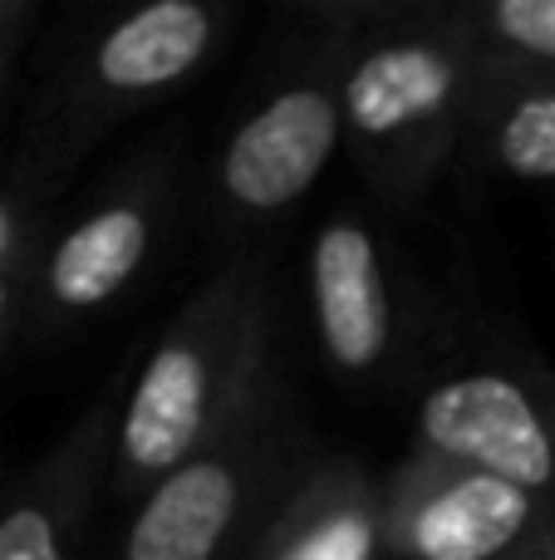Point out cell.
Segmentation results:
<instances>
[{
  "label": "cell",
  "instance_id": "1",
  "mask_svg": "<svg viewBox=\"0 0 555 560\" xmlns=\"http://www.w3.org/2000/svg\"><path fill=\"white\" fill-rule=\"evenodd\" d=\"M275 394V276L265 246L226 266L173 315L118 404L108 492L138 506L163 477L232 438Z\"/></svg>",
  "mask_w": 555,
  "mask_h": 560
},
{
  "label": "cell",
  "instance_id": "2",
  "mask_svg": "<svg viewBox=\"0 0 555 560\" xmlns=\"http://www.w3.org/2000/svg\"><path fill=\"white\" fill-rule=\"evenodd\" d=\"M344 35V153L393 207H413L462 158L482 55L462 0L330 5Z\"/></svg>",
  "mask_w": 555,
  "mask_h": 560
},
{
  "label": "cell",
  "instance_id": "3",
  "mask_svg": "<svg viewBox=\"0 0 555 560\" xmlns=\"http://www.w3.org/2000/svg\"><path fill=\"white\" fill-rule=\"evenodd\" d=\"M236 10L226 0H147L84 39L35 104L20 158V192L35 197L88 158L114 128L157 108L206 74L226 49Z\"/></svg>",
  "mask_w": 555,
  "mask_h": 560
},
{
  "label": "cell",
  "instance_id": "4",
  "mask_svg": "<svg viewBox=\"0 0 555 560\" xmlns=\"http://www.w3.org/2000/svg\"><path fill=\"white\" fill-rule=\"evenodd\" d=\"M310 20L315 35L285 59L212 163V222L236 252H246L271 222L291 217L344 148V35L330 5H315Z\"/></svg>",
  "mask_w": 555,
  "mask_h": 560
},
{
  "label": "cell",
  "instance_id": "5",
  "mask_svg": "<svg viewBox=\"0 0 555 560\" xmlns=\"http://www.w3.org/2000/svg\"><path fill=\"white\" fill-rule=\"evenodd\" d=\"M281 394V388H275ZM265 398L232 438L182 463L133 506L114 560H241L261 522L281 506L300 463L281 398Z\"/></svg>",
  "mask_w": 555,
  "mask_h": 560
},
{
  "label": "cell",
  "instance_id": "6",
  "mask_svg": "<svg viewBox=\"0 0 555 560\" xmlns=\"http://www.w3.org/2000/svg\"><path fill=\"white\" fill-rule=\"evenodd\" d=\"M177 207V153L157 148L118 173L55 242L29 280V335H69L128 295L167 242Z\"/></svg>",
  "mask_w": 555,
  "mask_h": 560
},
{
  "label": "cell",
  "instance_id": "7",
  "mask_svg": "<svg viewBox=\"0 0 555 560\" xmlns=\"http://www.w3.org/2000/svg\"><path fill=\"white\" fill-rule=\"evenodd\" d=\"M413 443L555 506V374L527 359H477L433 378Z\"/></svg>",
  "mask_w": 555,
  "mask_h": 560
},
{
  "label": "cell",
  "instance_id": "8",
  "mask_svg": "<svg viewBox=\"0 0 555 560\" xmlns=\"http://www.w3.org/2000/svg\"><path fill=\"white\" fill-rule=\"evenodd\" d=\"M383 522L399 560H511L551 532L555 506L413 443L383 472Z\"/></svg>",
  "mask_w": 555,
  "mask_h": 560
},
{
  "label": "cell",
  "instance_id": "9",
  "mask_svg": "<svg viewBox=\"0 0 555 560\" xmlns=\"http://www.w3.org/2000/svg\"><path fill=\"white\" fill-rule=\"evenodd\" d=\"M310 325L324 364L350 384L383 378L409 349V300L374 226L354 212H334L315 232L305 256Z\"/></svg>",
  "mask_w": 555,
  "mask_h": 560
},
{
  "label": "cell",
  "instance_id": "10",
  "mask_svg": "<svg viewBox=\"0 0 555 560\" xmlns=\"http://www.w3.org/2000/svg\"><path fill=\"white\" fill-rule=\"evenodd\" d=\"M123 398L104 394L0 506V560H79V541L114 467V428Z\"/></svg>",
  "mask_w": 555,
  "mask_h": 560
},
{
  "label": "cell",
  "instance_id": "11",
  "mask_svg": "<svg viewBox=\"0 0 555 560\" xmlns=\"http://www.w3.org/2000/svg\"><path fill=\"white\" fill-rule=\"evenodd\" d=\"M241 560H399L383 522V477L354 457L310 463Z\"/></svg>",
  "mask_w": 555,
  "mask_h": 560
},
{
  "label": "cell",
  "instance_id": "12",
  "mask_svg": "<svg viewBox=\"0 0 555 560\" xmlns=\"http://www.w3.org/2000/svg\"><path fill=\"white\" fill-rule=\"evenodd\" d=\"M458 163L497 183H555V69L487 55Z\"/></svg>",
  "mask_w": 555,
  "mask_h": 560
},
{
  "label": "cell",
  "instance_id": "13",
  "mask_svg": "<svg viewBox=\"0 0 555 560\" xmlns=\"http://www.w3.org/2000/svg\"><path fill=\"white\" fill-rule=\"evenodd\" d=\"M462 15L487 55L555 69V0H462Z\"/></svg>",
  "mask_w": 555,
  "mask_h": 560
},
{
  "label": "cell",
  "instance_id": "14",
  "mask_svg": "<svg viewBox=\"0 0 555 560\" xmlns=\"http://www.w3.org/2000/svg\"><path fill=\"white\" fill-rule=\"evenodd\" d=\"M35 252H39V236H35V217H29V197L0 177V266Z\"/></svg>",
  "mask_w": 555,
  "mask_h": 560
},
{
  "label": "cell",
  "instance_id": "15",
  "mask_svg": "<svg viewBox=\"0 0 555 560\" xmlns=\"http://www.w3.org/2000/svg\"><path fill=\"white\" fill-rule=\"evenodd\" d=\"M35 261H39V252L0 266V349H5V339L29 319V280H35Z\"/></svg>",
  "mask_w": 555,
  "mask_h": 560
},
{
  "label": "cell",
  "instance_id": "16",
  "mask_svg": "<svg viewBox=\"0 0 555 560\" xmlns=\"http://www.w3.org/2000/svg\"><path fill=\"white\" fill-rule=\"evenodd\" d=\"M29 25H35V0H0V55H20Z\"/></svg>",
  "mask_w": 555,
  "mask_h": 560
},
{
  "label": "cell",
  "instance_id": "17",
  "mask_svg": "<svg viewBox=\"0 0 555 560\" xmlns=\"http://www.w3.org/2000/svg\"><path fill=\"white\" fill-rule=\"evenodd\" d=\"M511 560H555V526H551L546 536H536V541H531L527 551H517Z\"/></svg>",
  "mask_w": 555,
  "mask_h": 560
},
{
  "label": "cell",
  "instance_id": "18",
  "mask_svg": "<svg viewBox=\"0 0 555 560\" xmlns=\"http://www.w3.org/2000/svg\"><path fill=\"white\" fill-rule=\"evenodd\" d=\"M10 65H15V55H0V89H5V79H10Z\"/></svg>",
  "mask_w": 555,
  "mask_h": 560
}]
</instances>
